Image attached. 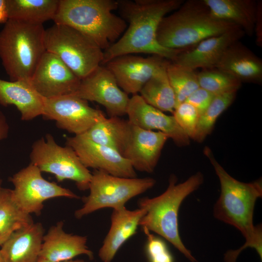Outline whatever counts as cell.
<instances>
[{
	"mask_svg": "<svg viewBox=\"0 0 262 262\" xmlns=\"http://www.w3.org/2000/svg\"><path fill=\"white\" fill-rule=\"evenodd\" d=\"M173 115L190 139H194L199 118L196 108L189 103L183 102L176 107Z\"/></svg>",
	"mask_w": 262,
	"mask_h": 262,
	"instance_id": "32",
	"label": "cell"
},
{
	"mask_svg": "<svg viewBox=\"0 0 262 262\" xmlns=\"http://www.w3.org/2000/svg\"><path fill=\"white\" fill-rule=\"evenodd\" d=\"M44 98L33 88L30 82L7 81L0 79V105H15L22 120L28 121L42 115Z\"/></svg>",
	"mask_w": 262,
	"mask_h": 262,
	"instance_id": "23",
	"label": "cell"
},
{
	"mask_svg": "<svg viewBox=\"0 0 262 262\" xmlns=\"http://www.w3.org/2000/svg\"><path fill=\"white\" fill-rule=\"evenodd\" d=\"M145 213V210L139 208L131 211L124 207L113 210L109 230L98 251L103 262H111L121 246L136 233Z\"/></svg>",
	"mask_w": 262,
	"mask_h": 262,
	"instance_id": "20",
	"label": "cell"
},
{
	"mask_svg": "<svg viewBox=\"0 0 262 262\" xmlns=\"http://www.w3.org/2000/svg\"><path fill=\"white\" fill-rule=\"evenodd\" d=\"M237 27L213 16L203 0H189L163 17L158 28L157 39L165 48L190 49L205 39Z\"/></svg>",
	"mask_w": 262,
	"mask_h": 262,
	"instance_id": "3",
	"label": "cell"
},
{
	"mask_svg": "<svg viewBox=\"0 0 262 262\" xmlns=\"http://www.w3.org/2000/svg\"><path fill=\"white\" fill-rule=\"evenodd\" d=\"M147 236L145 250L149 262H174L173 255L165 241L146 229H143Z\"/></svg>",
	"mask_w": 262,
	"mask_h": 262,
	"instance_id": "33",
	"label": "cell"
},
{
	"mask_svg": "<svg viewBox=\"0 0 262 262\" xmlns=\"http://www.w3.org/2000/svg\"><path fill=\"white\" fill-rule=\"evenodd\" d=\"M166 71L175 95L176 106L184 102L199 88L197 75L195 70L168 61Z\"/></svg>",
	"mask_w": 262,
	"mask_h": 262,
	"instance_id": "29",
	"label": "cell"
},
{
	"mask_svg": "<svg viewBox=\"0 0 262 262\" xmlns=\"http://www.w3.org/2000/svg\"><path fill=\"white\" fill-rule=\"evenodd\" d=\"M169 60L158 55L147 57L127 54L105 64L119 87L127 94H138L144 84Z\"/></svg>",
	"mask_w": 262,
	"mask_h": 262,
	"instance_id": "14",
	"label": "cell"
},
{
	"mask_svg": "<svg viewBox=\"0 0 262 262\" xmlns=\"http://www.w3.org/2000/svg\"><path fill=\"white\" fill-rule=\"evenodd\" d=\"M43 236L40 223L33 222L13 232L1 245L5 262H37Z\"/></svg>",
	"mask_w": 262,
	"mask_h": 262,
	"instance_id": "22",
	"label": "cell"
},
{
	"mask_svg": "<svg viewBox=\"0 0 262 262\" xmlns=\"http://www.w3.org/2000/svg\"></svg>",
	"mask_w": 262,
	"mask_h": 262,
	"instance_id": "40",
	"label": "cell"
},
{
	"mask_svg": "<svg viewBox=\"0 0 262 262\" xmlns=\"http://www.w3.org/2000/svg\"><path fill=\"white\" fill-rule=\"evenodd\" d=\"M166 66L161 68L144 84L139 95L150 105L163 112H167L173 114L176 106V101L167 75Z\"/></svg>",
	"mask_w": 262,
	"mask_h": 262,
	"instance_id": "27",
	"label": "cell"
},
{
	"mask_svg": "<svg viewBox=\"0 0 262 262\" xmlns=\"http://www.w3.org/2000/svg\"><path fill=\"white\" fill-rule=\"evenodd\" d=\"M74 95L102 105L110 117L126 115L130 98L118 85L112 73L105 66L98 67L81 80Z\"/></svg>",
	"mask_w": 262,
	"mask_h": 262,
	"instance_id": "12",
	"label": "cell"
},
{
	"mask_svg": "<svg viewBox=\"0 0 262 262\" xmlns=\"http://www.w3.org/2000/svg\"><path fill=\"white\" fill-rule=\"evenodd\" d=\"M245 33L237 27L221 34L205 39L179 53L171 62L193 70L216 68L226 49Z\"/></svg>",
	"mask_w": 262,
	"mask_h": 262,
	"instance_id": "17",
	"label": "cell"
},
{
	"mask_svg": "<svg viewBox=\"0 0 262 262\" xmlns=\"http://www.w3.org/2000/svg\"><path fill=\"white\" fill-rule=\"evenodd\" d=\"M9 126L5 116L0 111V141L7 137Z\"/></svg>",
	"mask_w": 262,
	"mask_h": 262,
	"instance_id": "35",
	"label": "cell"
},
{
	"mask_svg": "<svg viewBox=\"0 0 262 262\" xmlns=\"http://www.w3.org/2000/svg\"><path fill=\"white\" fill-rule=\"evenodd\" d=\"M126 115L128 121L133 125L145 130L162 132L178 147H186L190 144V138L173 115H167L147 104L139 94L132 95L130 98Z\"/></svg>",
	"mask_w": 262,
	"mask_h": 262,
	"instance_id": "16",
	"label": "cell"
},
{
	"mask_svg": "<svg viewBox=\"0 0 262 262\" xmlns=\"http://www.w3.org/2000/svg\"><path fill=\"white\" fill-rule=\"evenodd\" d=\"M1 180H0V191L1 190V189H2V188L1 187Z\"/></svg>",
	"mask_w": 262,
	"mask_h": 262,
	"instance_id": "39",
	"label": "cell"
},
{
	"mask_svg": "<svg viewBox=\"0 0 262 262\" xmlns=\"http://www.w3.org/2000/svg\"><path fill=\"white\" fill-rule=\"evenodd\" d=\"M43 24L8 19L0 32V58L12 81L30 80L46 52Z\"/></svg>",
	"mask_w": 262,
	"mask_h": 262,
	"instance_id": "6",
	"label": "cell"
},
{
	"mask_svg": "<svg viewBox=\"0 0 262 262\" xmlns=\"http://www.w3.org/2000/svg\"><path fill=\"white\" fill-rule=\"evenodd\" d=\"M42 115L54 120L57 127L75 135L83 134L106 117L101 110L91 107L87 101L73 94L44 98Z\"/></svg>",
	"mask_w": 262,
	"mask_h": 262,
	"instance_id": "11",
	"label": "cell"
},
{
	"mask_svg": "<svg viewBox=\"0 0 262 262\" xmlns=\"http://www.w3.org/2000/svg\"><path fill=\"white\" fill-rule=\"evenodd\" d=\"M241 82L261 83L262 61L239 41L225 51L216 66Z\"/></svg>",
	"mask_w": 262,
	"mask_h": 262,
	"instance_id": "21",
	"label": "cell"
},
{
	"mask_svg": "<svg viewBox=\"0 0 262 262\" xmlns=\"http://www.w3.org/2000/svg\"><path fill=\"white\" fill-rule=\"evenodd\" d=\"M46 50L56 55L81 80L101 65L104 51L92 39L69 26L45 29Z\"/></svg>",
	"mask_w": 262,
	"mask_h": 262,
	"instance_id": "7",
	"label": "cell"
},
{
	"mask_svg": "<svg viewBox=\"0 0 262 262\" xmlns=\"http://www.w3.org/2000/svg\"><path fill=\"white\" fill-rule=\"evenodd\" d=\"M203 152L213 165L220 184V194L213 208V216L238 229L246 239L240 248L226 253L225 262H236L240 253L247 247L254 248L262 260V225L253 224L255 204L262 196V179L248 183L240 181L227 173L209 147H205Z\"/></svg>",
	"mask_w": 262,
	"mask_h": 262,
	"instance_id": "2",
	"label": "cell"
},
{
	"mask_svg": "<svg viewBox=\"0 0 262 262\" xmlns=\"http://www.w3.org/2000/svg\"><path fill=\"white\" fill-rule=\"evenodd\" d=\"M30 157L31 163L41 172L53 174L58 182L69 180L80 190L89 189L92 173L71 147L59 145L50 134L33 143Z\"/></svg>",
	"mask_w": 262,
	"mask_h": 262,
	"instance_id": "9",
	"label": "cell"
},
{
	"mask_svg": "<svg viewBox=\"0 0 262 262\" xmlns=\"http://www.w3.org/2000/svg\"><path fill=\"white\" fill-rule=\"evenodd\" d=\"M199 87L214 95L237 91L242 82L218 68L202 69L197 73Z\"/></svg>",
	"mask_w": 262,
	"mask_h": 262,
	"instance_id": "31",
	"label": "cell"
},
{
	"mask_svg": "<svg viewBox=\"0 0 262 262\" xmlns=\"http://www.w3.org/2000/svg\"><path fill=\"white\" fill-rule=\"evenodd\" d=\"M33 223L31 214L23 211L12 196V190L0 192V245L15 231Z\"/></svg>",
	"mask_w": 262,
	"mask_h": 262,
	"instance_id": "28",
	"label": "cell"
},
{
	"mask_svg": "<svg viewBox=\"0 0 262 262\" xmlns=\"http://www.w3.org/2000/svg\"><path fill=\"white\" fill-rule=\"evenodd\" d=\"M131 123L120 117L105 118L80 136L117 151L121 155L128 141Z\"/></svg>",
	"mask_w": 262,
	"mask_h": 262,
	"instance_id": "25",
	"label": "cell"
},
{
	"mask_svg": "<svg viewBox=\"0 0 262 262\" xmlns=\"http://www.w3.org/2000/svg\"><path fill=\"white\" fill-rule=\"evenodd\" d=\"M8 19L40 24L53 20L59 0H6Z\"/></svg>",
	"mask_w": 262,
	"mask_h": 262,
	"instance_id": "26",
	"label": "cell"
},
{
	"mask_svg": "<svg viewBox=\"0 0 262 262\" xmlns=\"http://www.w3.org/2000/svg\"><path fill=\"white\" fill-rule=\"evenodd\" d=\"M177 178L171 175L168 186L160 195L138 200L139 208L146 211L139 226L143 229L154 232L170 243L191 262L196 260L184 245L179 230L178 216L183 200L197 190L204 181L202 173L197 172L183 182L177 183Z\"/></svg>",
	"mask_w": 262,
	"mask_h": 262,
	"instance_id": "4",
	"label": "cell"
},
{
	"mask_svg": "<svg viewBox=\"0 0 262 262\" xmlns=\"http://www.w3.org/2000/svg\"><path fill=\"white\" fill-rule=\"evenodd\" d=\"M214 96L212 93L199 87L192 93L184 102L193 106L199 116L207 109Z\"/></svg>",
	"mask_w": 262,
	"mask_h": 262,
	"instance_id": "34",
	"label": "cell"
},
{
	"mask_svg": "<svg viewBox=\"0 0 262 262\" xmlns=\"http://www.w3.org/2000/svg\"><path fill=\"white\" fill-rule=\"evenodd\" d=\"M236 91L215 95L206 111L199 116L194 140L202 143L212 132L219 116L232 104Z\"/></svg>",
	"mask_w": 262,
	"mask_h": 262,
	"instance_id": "30",
	"label": "cell"
},
{
	"mask_svg": "<svg viewBox=\"0 0 262 262\" xmlns=\"http://www.w3.org/2000/svg\"><path fill=\"white\" fill-rule=\"evenodd\" d=\"M155 183L152 178H122L95 170L89 184V194L83 198V205L75 212V216L81 219L103 208H123L129 200L152 188Z\"/></svg>",
	"mask_w": 262,
	"mask_h": 262,
	"instance_id": "8",
	"label": "cell"
},
{
	"mask_svg": "<svg viewBox=\"0 0 262 262\" xmlns=\"http://www.w3.org/2000/svg\"><path fill=\"white\" fill-rule=\"evenodd\" d=\"M66 146L71 147L86 168L103 171L111 175L126 178L137 177L130 161L109 147L94 143L80 135L66 139Z\"/></svg>",
	"mask_w": 262,
	"mask_h": 262,
	"instance_id": "15",
	"label": "cell"
},
{
	"mask_svg": "<svg viewBox=\"0 0 262 262\" xmlns=\"http://www.w3.org/2000/svg\"><path fill=\"white\" fill-rule=\"evenodd\" d=\"M81 80L56 55L46 51L30 82L43 98L74 94Z\"/></svg>",
	"mask_w": 262,
	"mask_h": 262,
	"instance_id": "13",
	"label": "cell"
},
{
	"mask_svg": "<svg viewBox=\"0 0 262 262\" xmlns=\"http://www.w3.org/2000/svg\"><path fill=\"white\" fill-rule=\"evenodd\" d=\"M215 17L240 27L245 34L254 33L260 2L255 0H203Z\"/></svg>",
	"mask_w": 262,
	"mask_h": 262,
	"instance_id": "24",
	"label": "cell"
},
{
	"mask_svg": "<svg viewBox=\"0 0 262 262\" xmlns=\"http://www.w3.org/2000/svg\"><path fill=\"white\" fill-rule=\"evenodd\" d=\"M117 6L115 0H59L53 20L80 31L105 50L127 27L126 21L113 13Z\"/></svg>",
	"mask_w": 262,
	"mask_h": 262,
	"instance_id": "5",
	"label": "cell"
},
{
	"mask_svg": "<svg viewBox=\"0 0 262 262\" xmlns=\"http://www.w3.org/2000/svg\"><path fill=\"white\" fill-rule=\"evenodd\" d=\"M64 223L52 226L44 235L39 257L55 262L72 260L80 255L93 259L94 255L86 245L87 237L67 233L63 229Z\"/></svg>",
	"mask_w": 262,
	"mask_h": 262,
	"instance_id": "19",
	"label": "cell"
},
{
	"mask_svg": "<svg viewBox=\"0 0 262 262\" xmlns=\"http://www.w3.org/2000/svg\"><path fill=\"white\" fill-rule=\"evenodd\" d=\"M0 262H5L3 256L0 251Z\"/></svg>",
	"mask_w": 262,
	"mask_h": 262,
	"instance_id": "38",
	"label": "cell"
},
{
	"mask_svg": "<svg viewBox=\"0 0 262 262\" xmlns=\"http://www.w3.org/2000/svg\"><path fill=\"white\" fill-rule=\"evenodd\" d=\"M41 172L36 165L30 163L10 178L14 186L12 190L13 198L25 212L39 215L44 202L51 198H80L69 189L45 180Z\"/></svg>",
	"mask_w": 262,
	"mask_h": 262,
	"instance_id": "10",
	"label": "cell"
},
{
	"mask_svg": "<svg viewBox=\"0 0 262 262\" xmlns=\"http://www.w3.org/2000/svg\"><path fill=\"white\" fill-rule=\"evenodd\" d=\"M37 262H52L50 261H49L47 260H45L42 258H39L38 261ZM86 262L83 260H70L66 262Z\"/></svg>",
	"mask_w": 262,
	"mask_h": 262,
	"instance_id": "37",
	"label": "cell"
},
{
	"mask_svg": "<svg viewBox=\"0 0 262 262\" xmlns=\"http://www.w3.org/2000/svg\"><path fill=\"white\" fill-rule=\"evenodd\" d=\"M168 138L162 132L145 130L131 123L130 136L122 156L130 161L135 170L152 173Z\"/></svg>",
	"mask_w": 262,
	"mask_h": 262,
	"instance_id": "18",
	"label": "cell"
},
{
	"mask_svg": "<svg viewBox=\"0 0 262 262\" xmlns=\"http://www.w3.org/2000/svg\"><path fill=\"white\" fill-rule=\"evenodd\" d=\"M8 20L6 0H0V23L5 24Z\"/></svg>",
	"mask_w": 262,
	"mask_h": 262,
	"instance_id": "36",
	"label": "cell"
},
{
	"mask_svg": "<svg viewBox=\"0 0 262 262\" xmlns=\"http://www.w3.org/2000/svg\"><path fill=\"white\" fill-rule=\"evenodd\" d=\"M120 17L129 26L123 35L104 51L102 64L124 55L148 53L170 61L187 49H173L162 46L158 42L159 24L166 15L177 10L182 0H117Z\"/></svg>",
	"mask_w": 262,
	"mask_h": 262,
	"instance_id": "1",
	"label": "cell"
}]
</instances>
